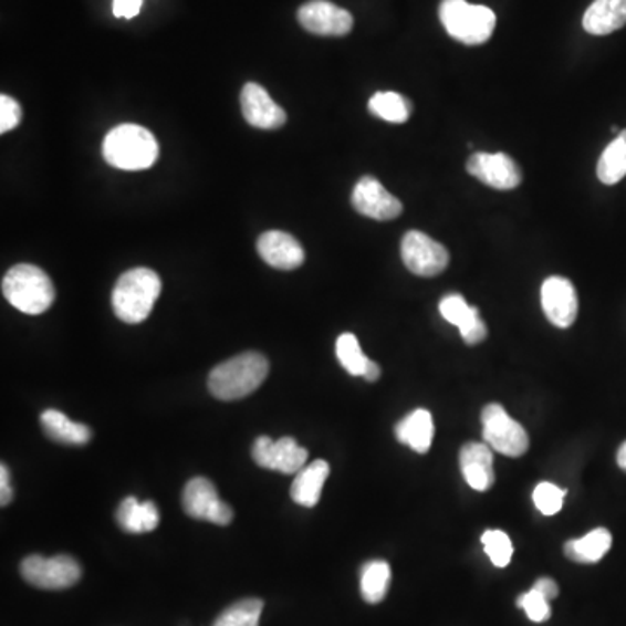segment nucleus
<instances>
[{
    "instance_id": "5701e85b",
    "label": "nucleus",
    "mask_w": 626,
    "mask_h": 626,
    "mask_svg": "<svg viewBox=\"0 0 626 626\" xmlns=\"http://www.w3.org/2000/svg\"><path fill=\"white\" fill-rule=\"evenodd\" d=\"M41 425L45 436L58 444H69V446H84L90 442L93 431L90 427L82 424L70 421L69 416L63 413L48 409L42 413Z\"/></svg>"
},
{
    "instance_id": "72a5a7b5",
    "label": "nucleus",
    "mask_w": 626,
    "mask_h": 626,
    "mask_svg": "<svg viewBox=\"0 0 626 626\" xmlns=\"http://www.w3.org/2000/svg\"><path fill=\"white\" fill-rule=\"evenodd\" d=\"M143 0H114V14L117 18L138 17L142 11Z\"/></svg>"
},
{
    "instance_id": "4c0bfd02",
    "label": "nucleus",
    "mask_w": 626,
    "mask_h": 626,
    "mask_svg": "<svg viewBox=\"0 0 626 626\" xmlns=\"http://www.w3.org/2000/svg\"><path fill=\"white\" fill-rule=\"evenodd\" d=\"M616 460H618V467L622 468L623 472H626V442L619 448Z\"/></svg>"
},
{
    "instance_id": "a878e982",
    "label": "nucleus",
    "mask_w": 626,
    "mask_h": 626,
    "mask_svg": "<svg viewBox=\"0 0 626 626\" xmlns=\"http://www.w3.org/2000/svg\"><path fill=\"white\" fill-rule=\"evenodd\" d=\"M597 176L604 185H616L626 176V129L602 154Z\"/></svg>"
},
{
    "instance_id": "9d476101",
    "label": "nucleus",
    "mask_w": 626,
    "mask_h": 626,
    "mask_svg": "<svg viewBox=\"0 0 626 626\" xmlns=\"http://www.w3.org/2000/svg\"><path fill=\"white\" fill-rule=\"evenodd\" d=\"M252 460L258 467L289 476V473H298L301 468L306 467L309 451L301 448L293 437H282L279 440L260 437L252 446Z\"/></svg>"
},
{
    "instance_id": "423d86ee",
    "label": "nucleus",
    "mask_w": 626,
    "mask_h": 626,
    "mask_svg": "<svg viewBox=\"0 0 626 626\" xmlns=\"http://www.w3.org/2000/svg\"><path fill=\"white\" fill-rule=\"evenodd\" d=\"M482 436L492 451L510 458H521L528 452L529 437L521 424L510 418L500 404H489L482 411Z\"/></svg>"
},
{
    "instance_id": "e433bc0d",
    "label": "nucleus",
    "mask_w": 626,
    "mask_h": 626,
    "mask_svg": "<svg viewBox=\"0 0 626 626\" xmlns=\"http://www.w3.org/2000/svg\"><path fill=\"white\" fill-rule=\"evenodd\" d=\"M379 376H382V369H379L378 364H376L375 361H369V364H367L366 373H364L363 378L366 379V382L375 383L378 382Z\"/></svg>"
},
{
    "instance_id": "6e6552de",
    "label": "nucleus",
    "mask_w": 626,
    "mask_h": 626,
    "mask_svg": "<svg viewBox=\"0 0 626 626\" xmlns=\"http://www.w3.org/2000/svg\"><path fill=\"white\" fill-rule=\"evenodd\" d=\"M404 264L409 272L419 277H436L448 269L449 252L427 233L407 232L400 246Z\"/></svg>"
},
{
    "instance_id": "0eeeda50",
    "label": "nucleus",
    "mask_w": 626,
    "mask_h": 626,
    "mask_svg": "<svg viewBox=\"0 0 626 626\" xmlns=\"http://www.w3.org/2000/svg\"><path fill=\"white\" fill-rule=\"evenodd\" d=\"M21 576L35 588L65 590L77 585L82 576L81 565L70 555L42 557L30 555L21 562Z\"/></svg>"
},
{
    "instance_id": "412c9836",
    "label": "nucleus",
    "mask_w": 626,
    "mask_h": 626,
    "mask_svg": "<svg viewBox=\"0 0 626 626\" xmlns=\"http://www.w3.org/2000/svg\"><path fill=\"white\" fill-rule=\"evenodd\" d=\"M117 524L131 534L152 533L160 524V513L154 501L126 498L117 509Z\"/></svg>"
},
{
    "instance_id": "f3484780",
    "label": "nucleus",
    "mask_w": 626,
    "mask_h": 626,
    "mask_svg": "<svg viewBox=\"0 0 626 626\" xmlns=\"http://www.w3.org/2000/svg\"><path fill=\"white\" fill-rule=\"evenodd\" d=\"M257 248L264 263L273 269L294 270L305 261V252L300 242L293 236L279 230L264 232L258 239Z\"/></svg>"
},
{
    "instance_id": "dca6fc26",
    "label": "nucleus",
    "mask_w": 626,
    "mask_h": 626,
    "mask_svg": "<svg viewBox=\"0 0 626 626\" xmlns=\"http://www.w3.org/2000/svg\"><path fill=\"white\" fill-rule=\"evenodd\" d=\"M439 312L449 324L460 330L461 338L467 345H479L488 338V326L480 317L479 310L468 305L460 294H448L442 298L439 303Z\"/></svg>"
},
{
    "instance_id": "c9c22d12",
    "label": "nucleus",
    "mask_w": 626,
    "mask_h": 626,
    "mask_svg": "<svg viewBox=\"0 0 626 626\" xmlns=\"http://www.w3.org/2000/svg\"><path fill=\"white\" fill-rule=\"evenodd\" d=\"M533 588L540 592L543 597L549 598V601H553V598L559 595V585L553 582V580H550V577H540V580L534 583Z\"/></svg>"
},
{
    "instance_id": "b1692460",
    "label": "nucleus",
    "mask_w": 626,
    "mask_h": 626,
    "mask_svg": "<svg viewBox=\"0 0 626 626\" xmlns=\"http://www.w3.org/2000/svg\"><path fill=\"white\" fill-rule=\"evenodd\" d=\"M613 545V536L604 528L594 529L580 540L567 541L564 545L565 557L580 564H595L602 561Z\"/></svg>"
},
{
    "instance_id": "bb28decb",
    "label": "nucleus",
    "mask_w": 626,
    "mask_h": 626,
    "mask_svg": "<svg viewBox=\"0 0 626 626\" xmlns=\"http://www.w3.org/2000/svg\"><path fill=\"white\" fill-rule=\"evenodd\" d=\"M369 112L387 123L403 124L411 117L413 105L403 94L388 91V93H376L369 100Z\"/></svg>"
},
{
    "instance_id": "39448f33",
    "label": "nucleus",
    "mask_w": 626,
    "mask_h": 626,
    "mask_svg": "<svg viewBox=\"0 0 626 626\" xmlns=\"http://www.w3.org/2000/svg\"><path fill=\"white\" fill-rule=\"evenodd\" d=\"M439 17L446 32L467 45L484 44L497 29V14L492 9L470 4L467 0H442Z\"/></svg>"
},
{
    "instance_id": "2eb2a0df",
    "label": "nucleus",
    "mask_w": 626,
    "mask_h": 626,
    "mask_svg": "<svg viewBox=\"0 0 626 626\" xmlns=\"http://www.w3.org/2000/svg\"><path fill=\"white\" fill-rule=\"evenodd\" d=\"M240 105L246 121L258 129H279L288 121L284 108L277 105L267 90L257 82L246 84L240 94Z\"/></svg>"
},
{
    "instance_id": "c756f323",
    "label": "nucleus",
    "mask_w": 626,
    "mask_h": 626,
    "mask_svg": "<svg viewBox=\"0 0 626 626\" xmlns=\"http://www.w3.org/2000/svg\"><path fill=\"white\" fill-rule=\"evenodd\" d=\"M482 545H484L488 557L491 559L492 564L497 567H507L512 561L513 545L509 534L503 533L500 529H488L482 538Z\"/></svg>"
},
{
    "instance_id": "a211bd4d",
    "label": "nucleus",
    "mask_w": 626,
    "mask_h": 626,
    "mask_svg": "<svg viewBox=\"0 0 626 626\" xmlns=\"http://www.w3.org/2000/svg\"><path fill=\"white\" fill-rule=\"evenodd\" d=\"M460 467L465 482L476 491L484 492L494 486L492 449L488 444H465L460 451Z\"/></svg>"
},
{
    "instance_id": "f8f14e48",
    "label": "nucleus",
    "mask_w": 626,
    "mask_h": 626,
    "mask_svg": "<svg viewBox=\"0 0 626 626\" xmlns=\"http://www.w3.org/2000/svg\"><path fill=\"white\" fill-rule=\"evenodd\" d=\"M467 171L479 181L497 190H513L522 184V173L507 154L477 152L467 164Z\"/></svg>"
},
{
    "instance_id": "1a4fd4ad",
    "label": "nucleus",
    "mask_w": 626,
    "mask_h": 626,
    "mask_svg": "<svg viewBox=\"0 0 626 626\" xmlns=\"http://www.w3.org/2000/svg\"><path fill=\"white\" fill-rule=\"evenodd\" d=\"M184 509L187 515L197 521L216 525H228L233 521L232 507L220 500L216 486L206 477H196L185 486Z\"/></svg>"
},
{
    "instance_id": "6ab92c4d",
    "label": "nucleus",
    "mask_w": 626,
    "mask_h": 626,
    "mask_svg": "<svg viewBox=\"0 0 626 626\" xmlns=\"http://www.w3.org/2000/svg\"><path fill=\"white\" fill-rule=\"evenodd\" d=\"M330 472V463L324 460H315L305 468H301L291 486V498L294 503L313 509L321 500L322 489L326 484Z\"/></svg>"
},
{
    "instance_id": "393cba45",
    "label": "nucleus",
    "mask_w": 626,
    "mask_h": 626,
    "mask_svg": "<svg viewBox=\"0 0 626 626\" xmlns=\"http://www.w3.org/2000/svg\"><path fill=\"white\" fill-rule=\"evenodd\" d=\"M392 570L388 562L371 561L361 571V594L367 604H378L387 597Z\"/></svg>"
},
{
    "instance_id": "ddd939ff",
    "label": "nucleus",
    "mask_w": 626,
    "mask_h": 626,
    "mask_svg": "<svg viewBox=\"0 0 626 626\" xmlns=\"http://www.w3.org/2000/svg\"><path fill=\"white\" fill-rule=\"evenodd\" d=\"M355 211L378 221H390L403 215V202L373 176H364L352 194Z\"/></svg>"
},
{
    "instance_id": "cd10ccee",
    "label": "nucleus",
    "mask_w": 626,
    "mask_h": 626,
    "mask_svg": "<svg viewBox=\"0 0 626 626\" xmlns=\"http://www.w3.org/2000/svg\"><path fill=\"white\" fill-rule=\"evenodd\" d=\"M261 613H263L261 598H244L227 607L212 626H260Z\"/></svg>"
},
{
    "instance_id": "7ed1b4c3",
    "label": "nucleus",
    "mask_w": 626,
    "mask_h": 626,
    "mask_svg": "<svg viewBox=\"0 0 626 626\" xmlns=\"http://www.w3.org/2000/svg\"><path fill=\"white\" fill-rule=\"evenodd\" d=\"M163 291L160 277L150 269H133L118 277L112 293L115 315L126 324L147 321Z\"/></svg>"
},
{
    "instance_id": "9b49d317",
    "label": "nucleus",
    "mask_w": 626,
    "mask_h": 626,
    "mask_svg": "<svg viewBox=\"0 0 626 626\" xmlns=\"http://www.w3.org/2000/svg\"><path fill=\"white\" fill-rule=\"evenodd\" d=\"M298 21L306 32L322 38H343L351 33L354 18L330 0H310L298 9Z\"/></svg>"
},
{
    "instance_id": "7c9ffc66",
    "label": "nucleus",
    "mask_w": 626,
    "mask_h": 626,
    "mask_svg": "<svg viewBox=\"0 0 626 626\" xmlns=\"http://www.w3.org/2000/svg\"><path fill=\"white\" fill-rule=\"evenodd\" d=\"M565 491L550 482H541L533 492L534 504L543 515L552 517L561 512L564 504Z\"/></svg>"
},
{
    "instance_id": "473e14b6",
    "label": "nucleus",
    "mask_w": 626,
    "mask_h": 626,
    "mask_svg": "<svg viewBox=\"0 0 626 626\" xmlns=\"http://www.w3.org/2000/svg\"><path fill=\"white\" fill-rule=\"evenodd\" d=\"M23 112L20 103L11 98L8 94L0 96V133L6 135L8 131L14 129L21 123Z\"/></svg>"
},
{
    "instance_id": "f257e3e1",
    "label": "nucleus",
    "mask_w": 626,
    "mask_h": 626,
    "mask_svg": "<svg viewBox=\"0 0 626 626\" xmlns=\"http://www.w3.org/2000/svg\"><path fill=\"white\" fill-rule=\"evenodd\" d=\"M269 361L258 352H246L216 366L209 375L208 387L218 400L244 399L261 387L269 376Z\"/></svg>"
},
{
    "instance_id": "aec40b11",
    "label": "nucleus",
    "mask_w": 626,
    "mask_h": 626,
    "mask_svg": "<svg viewBox=\"0 0 626 626\" xmlns=\"http://www.w3.org/2000/svg\"><path fill=\"white\" fill-rule=\"evenodd\" d=\"M626 25V0H595L583 17V29L592 35H607Z\"/></svg>"
},
{
    "instance_id": "f704fd0d",
    "label": "nucleus",
    "mask_w": 626,
    "mask_h": 626,
    "mask_svg": "<svg viewBox=\"0 0 626 626\" xmlns=\"http://www.w3.org/2000/svg\"><path fill=\"white\" fill-rule=\"evenodd\" d=\"M13 501V488H11V476H9V468L2 463L0 467V504H6Z\"/></svg>"
},
{
    "instance_id": "4be33fe9",
    "label": "nucleus",
    "mask_w": 626,
    "mask_h": 626,
    "mask_svg": "<svg viewBox=\"0 0 626 626\" xmlns=\"http://www.w3.org/2000/svg\"><path fill=\"white\" fill-rule=\"evenodd\" d=\"M434 419L427 409H416L409 413L403 421L395 427V437L399 442L406 444L413 451L425 455L430 451L431 440H434Z\"/></svg>"
},
{
    "instance_id": "2f4dec72",
    "label": "nucleus",
    "mask_w": 626,
    "mask_h": 626,
    "mask_svg": "<svg viewBox=\"0 0 626 626\" xmlns=\"http://www.w3.org/2000/svg\"><path fill=\"white\" fill-rule=\"evenodd\" d=\"M549 598L543 597L540 592L531 588L521 597L517 598V607L519 609H524L528 614V618L534 623H545L549 622L550 616H552V607H550Z\"/></svg>"
},
{
    "instance_id": "20e7f679",
    "label": "nucleus",
    "mask_w": 626,
    "mask_h": 626,
    "mask_svg": "<svg viewBox=\"0 0 626 626\" xmlns=\"http://www.w3.org/2000/svg\"><path fill=\"white\" fill-rule=\"evenodd\" d=\"M2 293L14 309L27 315H41L50 310L56 296L50 275L29 263L17 264L6 273Z\"/></svg>"
},
{
    "instance_id": "c85d7f7f",
    "label": "nucleus",
    "mask_w": 626,
    "mask_h": 626,
    "mask_svg": "<svg viewBox=\"0 0 626 626\" xmlns=\"http://www.w3.org/2000/svg\"><path fill=\"white\" fill-rule=\"evenodd\" d=\"M336 355H338L340 364H342L352 376H364L371 358L364 355L361 343H358L355 334L345 333L340 336L338 342H336Z\"/></svg>"
},
{
    "instance_id": "4468645a",
    "label": "nucleus",
    "mask_w": 626,
    "mask_h": 626,
    "mask_svg": "<svg viewBox=\"0 0 626 626\" xmlns=\"http://www.w3.org/2000/svg\"><path fill=\"white\" fill-rule=\"evenodd\" d=\"M541 306L553 326H573L577 317V296L573 282L565 277H549L541 285Z\"/></svg>"
},
{
    "instance_id": "f03ea898",
    "label": "nucleus",
    "mask_w": 626,
    "mask_h": 626,
    "mask_svg": "<svg viewBox=\"0 0 626 626\" xmlns=\"http://www.w3.org/2000/svg\"><path fill=\"white\" fill-rule=\"evenodd\" d=\"M103 157L117 169L143 171L154 166L159 157V143L145 127L123 124L106 135Z\"/></svg>"
}]
</instances>
